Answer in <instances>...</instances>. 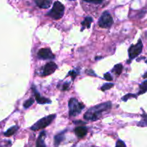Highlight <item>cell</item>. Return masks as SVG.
I'll use <instances>...</instances> for the list:
<instances>
[{
    "label": "cell",
    "mask_w": 147,
    "mask_h": 147,
    "mask_svg": "<svg viewBox=\"0 0 147 147\" xmlns=\"http://www.w3.org/2000/svg\"><path fill=\"white\" fill-rule=\"evenodd\" d=\"M69 83H64L63 87H62V90L66 91V90H67L68 89H69Z\"/></svg>",
    "instance_id": "obj_25"
},
{
    "label": "cell",
    "mask_w": 147,
    "mask_h": 147,
    "mask_svg": "<svg viewBox=\"0 0 147 147\" xmlns=\"http://www.w3.org/2000/svg\"><path fill=\"white\" fill-rule=\"evenodd\" d=\"M113 87H114V84H113V83H106V84H103L102 87H101V90L105 92L106 90L111 89Z\"/></svg>",
    "instance_id": "obj_18"
},
{
    "label": "cell",
    "mask_w": 147,
    "mask_h": 147,
    "mask_svg": "<svg viewBox=\"0 0 147 147\" xmlns=\"http://www.w3.org/2000/svg\"><path fill=\"white\" fill-rule=\"evenodd\" d=\"M143 43L141 40L138 41V43L135 45H132L128 49V56L130 59H134L136 57L139 56L142 51Z\"/></svg>",
    "instance_id": "obj_5"
},
{
    "label": "cell",
    "mask_w": 147,
    "mask_h": 147,
    "mask_svg": "<svg viewBox=\"0 0 147 147\" xmlns=\"http://www.w3.org/2000/svg\"><path fill=\"white\" fill-rule=\"evenodd\" d=\"M144 121H146V122L147 123V115H144Z\"/></svg>",
    "instance_id": "obj_26"
},
{
    "label": "cell",
    "mask_w": 147,
    "mask_h": 147,
    "mask_svg": "<svg viewBox=\"0 0 147 147\" xmlns=\"http://www.w3.org/2000/svg\"><path fill=\"white\" fill-rule=\"evenodd\" d=\"M55 118H56V115H48V116L46 117H44V118L39 120L38 122L35 123L31 127L30 129L32 130V131H38V130L43 129V128L49 126V125L51 123L52 121L54 120Z\"/></svg>",
    "instance_id": "obj_4"
},
{
    "label": "cell",
    "mask_w": 147,
    "mask_h": 147,
    "mask_svg": "<svg viewBox=\"0 0 147 147\" xmlns=\"http://www.w3.org/2000/svg\"><path fill=\"white\" fill-rule=\"evenodd\" d=\"M139 92H138V94H144L145 92H146L147 91V80L144 81V82L141 83L139 85Z\"/></svg>",
    "instance_id": "obj_14"
},
{
    "label": "cell",
    "mask_w": 147,
    "mask_h": 147,
    "mask_svg": "<svg viewBox=\"0 0 147 147\" xmlns=\"http://www.w3.org/2000/svg\"><path fill=\"white\" fill-rule=\"evenodd\" d=\"M146 63H147V60H146Z\"/></svg>",
    "instance_id": "obj_29"
},
{
    "label": "cell",
    "mask_w": 147,
    "mask_h": 147,
    "mask_svg": "<svg viewBox=\"0 0 147 147\" xmlns=\"http://www.w3.org/2000/svg\"><path fill=\"white\" fill-rule=\"evenodd\" d=\"M63 138H64V132H62L57 134L54 138L55 146H58L61 144V142L63 141Z\"/></svg>",
    "instance_id": "obj_13"
},
{
    "label": "cell",
    "mask_w": 147,
    "mask_h": 147,
    "mask_svg": "<svg viewBox=\"0 0 147 147\" xmlns=\"http://www.w3.org/2000/svg\"><path fill=\"white\" fill-rule=\"evenodd\" d=\"M112 104L110 102L101 103L92 107H90L84 115V118L87 121H95L102 118L103 114L106 113L111 109Z\"/></svg>",
    "instance_id": "obj_1"
},
{
    "label": "cell",
    "mask_w": 147,
    "mask_h": 147,
    "mask_svg": "<svg viewBox=\"0 0 147 147\" xmlns=\"http://www.w3.org/2000/svg\"><path fill=\"white\" fill-rule=\"evenodd\" d=\"M46 137V132L43 131L40 133L36 142V147H46L44 143V138Z\"/></svg>",
    "instance_id": "obj_12"
},
{
    "label": "cell",
    "mask_w": 147,
    "mask_h": 147,
    "mask_svg": "<svg viewBox=\"0 0 147 147\" xmlns=\"http://www.w3.org/2000/svg\"><path fill=\"white\" fill-rule=\"evenodd\" d=\"M36 5L41 9H48L52 4V0H36Z\"/></svg>",
    "instance_id": "obj_10"
},
{
    "label": "cell",
    "mask_w": 147,
    "mask_h": 147,
    "mask_svg": "<svg viewBox=\"0 0 147 147\" xmlns=\"http://www.w3.org/2000/svg\"><path fill=\"white\" fill-rule=\"evenodd\" d=\"M144 77V79H145V78H147V72H146V74H144V77Z\"/></svg>",
    "instance_id": "obj_28"
},
{
    "label": "cell",
    "mask_w": 147,
    "mask_h": 147,
    "mask_svg": "<svg viewBox=\"0 0 147 147\" xmlns=\"http://www.w3.org/2000/svg\"><path fill=\"white\" fill-rule=\"evenodd\" d=\"M92 22V18L91 17H87V18L84 20V21L82 22V26L84 27V28H90Z\"/></svg>",
    "instance_id": "obj_15"
},
{
    "label": "cell",
    "mask_w": 147,
    "mask_h": 147,
    "mask_svg": "<svg viewBox=\"0 0 147 147\" xmlns=\"http://www.w3.org/2000/svg\"><path fill=\"white\" fill-rule=\"evenodd\" d=\"M69 116L74 117L82 112V110L84 108V105L80 102L77 99L71 98L69 102Z\"/></svg>",
    "instance_id": "obj_2"
},
{
    "label": "cell",
    "mask_w": 147,
    "mask_h": 147,
    "mask_svg": "<svg viewBox=\"0 0 147 147\" xmlns=\"http://www.w3.org/2000/svg\"><path fill=\"white\" fill-rule=\"evenodd\" d=\"M63 13H64V6L63 4L57 1L54 2L51 10L47 14V15L54 20H59L63 17Z\"/></svg>",
    "instance_id": "obj_3"
},
{
    "label": "cell",
    "mask_w": 147,
    "mask_h": 147,
    "mask_svg": "<svg viewBox=\"0 0 147 147\" xmlns=\"http://www.w3.org/2000/svg\"><path fill=\"white\" fill-rule=\"evenodd\" d=\"M74 132L79 138H83L87 134V128L84 126L77 127L74 130Z\"/></svg>",
    "instance_id": "obj_11"
},
{
    "label": "cell",
    "mask_w": 147,
    "mask_h": 147,
    "mask_svg": "<svg viewBox=\"0 0 147 147\" xmlns=\"http://www.w3.org/2000/svg\"><path fill=\"white\" fill-rule=\"evenodd\" d=\"M115 147H126V146H125V144L123 141H121V140H118V141H117Z\"/></svg>",
    "instance_id": "obj_21"
},
{
    "label": "cell",
    "mask_w": 147,
    "mask_h": 147,
    "mask_svg": "<svg viewBox=\"0 0 147 147\" xmlns=\"http://www.w3.org/2000/svg\"><path fill=\"white\" fill-rule=\"evenodd\" d=\"M32 90H34L35 100H36L37 102H38V103H39V104H49V103L51 102V101L49 99L45 98V97H42L38 92H37V90H35V86H32Z\"/></svg>",
    "instance_id": "obj_9"
},
{
    "label": "cell",
    "mask_w": 147,
    "mask_h": 147,
    "mask_svg": "<svg viewBox=\"0 0 147 147\" xmlns=\"http://www.w3.org/2000/svg\"><path fill=\"white\" fill-rule=\"evenodd\" d=\"M113 71L115 72L116 75H120L123 71V65L121 64V63L116 64L115 66H114Z\"/></svg>",
    "instance_id": "obj_16"
},
{
    "label": "cell",
    "mask_w": 147,
    "mask_h": 147,
    "mask_svg": "<svg viewBox=\"0 0 147 147\" xmlns=\"http://www.w3.org/2000/svg\"><path fill=\"white\" fill-rule=\"evenodd\" d=\"M56 69H57V65L54 62H49V63L45 65L44 68H43V76L51 75V74L54 73Z\"/></svg>",
    "instance_id": "obj_7"
},
{
    "label": "cell",
    "mask_w": 147,
    "mask_h": 147,
    "mask_svg": "<svg viewBox=\"0 0 147 147\" xmlns=\"http://www.w3.org/2000/svg\"><path fill=\"white\" fill-rule=\"evenodd\" d=\"M87 2H91V3H95V4H100L102 2L103 0H84Z\"/></svg>",
    "instance_id": "obj_24"
},
{
    "label": "cell",
    "mask_w": 147,
    "mask_h": 147,
    "mask_svg": "<svg viewBox=\"0 0 147 147\" xmlns=\"http://www.w3.org/2000/svg\"><path fill=\"white\" fill-rule=\"evenodd\" d=\"M38 56L40 59H54V55L53 54L51 51L49 49H41L39 50L38 53Z\"/></svg>",
    "instance_id": "obj_8"
},
{
    "label": "cell",
    "mask_w": 147,
    "mask_h": 147,
    "mask_svg": "<svg viewBox=\"0 0 147 147\" xmlns=\"http://www.w3.org/2000/svg\"><path fill=\"white\" fill-rule=\"evenodd\" d=\"M33 102H34L33 99L32 98L29 99V100H26V101L25 102V103H24V107H25V108H28V107H30L32 104H33Z\"/></svg>",
    "instance_id": "obj_19"
},
{
    "label": "cell",
    "mask_w": 147,
    "mask_h": 147,
    "mask_svg": "<svg viewBox=\"0 0 147 147\" xmlns=\"http://www.w3.org/2000/svg\"><path fill=\"white\" fill-rule=\"evenodd\" d=\"M130 98H136V96L135 94H128L123 97L122 100L123 101H127V100Z\"/></svg>",
    "instance_id": "obj_20"
},
{
    "label": "cell",
    "mask_w": 147,
    "mask_h": 147,
    "mask_svg": "<svg viewBox=\"0 0 147 147\" xmlns=\"http://www.w3.org/2000/svg\"><path fill=\"white\" fill-rule=\"evenodd\" d=\"M77 72L74 71H70L69 74H68V76H71V79L73 80H74V79H75L76 76H77Z\"/></svg>",
    "instance_id": "obj_23"
},
{
    "label": "cell",
    "mask_w": 147,
    "mask_h": 147,
    "mask_svg": "<svg viewBox=\"0 0 147 147\" xmlns=\"http://www.w3.org/2000/svg\"><path fill=\"white\" fill-rule=\"evenodd\" d=\"M74 123H76V124H80V123H82V124H84V123L81 122V121H78V122H74Z\"/></svg>",
    "instance_id": "obj_27"
},
{
    "label": "cell",
    "mask_w": 147,
    "mask_h": 147,
    "mask_svg": "<svg viewBox=\"0 0 147 147\" xmlns=\"http://www.w3.org/2000/svg\"><path fill=\"white\" fill-rule=\"evenodd\" d=\"M18 128V126L11 127L9 129H8L7 131L5 133V136H12L15 132H16Z\"/></svg>",
    "instance_id": "obj_17"
},
{
    "label": "cell",
    "mask_w": 147,
    "mask_h": 147,
    "mask_svg": "<svg viewBox=\"0 0 147 147\" xmlns=\"http://www.w3.org/2000/svg\"><path fill=\"white\" fill-rule=\"evenodd\" d=\"M113 18L110 14L107 12H105L99 20V25L100 28H108L113 25Z\"/></svg>",
    "instance_id": "obj_6"
},
{
    "label": "cell",
    "mask_w": 147,
    "mask_h": 147,
    "mask_svg": "<svg viewBox=\"0 0 147 147\" xmlns=\"http://www.w3.org/2000/svg\"><path fill=\"white\" fill-rule=\"evenodd\" d=\"M104 78H105V80H107V81H112L113 80V78H112V77H111V75H110V73L105 74Z\"/></svg>",
    "instance_id": "obj_22"
}]
</instances>
